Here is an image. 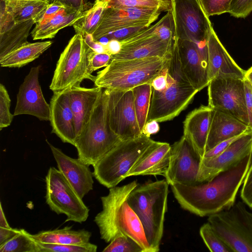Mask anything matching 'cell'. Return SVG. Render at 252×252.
<instances>
[{"mask_svg":"<svg viewBox=\"0 0 252 252\" xmlns=\"http://www.w3.org/2000/svg\"><path fill=\"white\" fill-rule=\"evenodd\" d=\"M252 12V0H232L228 13L236 18H244Z\"/></svg>","mask_w":252,"mask_h":252,"instance_id":"ee69618b","label":"cell"},{"mask_svg":"<svg viewBox=\"0 0 252 252\" xmlns=\"http://www.w3.org/2000/svg\"><path fill=\"white\" fill-rule=\"evenodd\" d=\"M88 60L89 69L92 73L98 69L106 67L111 60V55L107 52L98 53L89 47Z\"/></svg>","mask_w":252,"mask_h":252,"instance_id":"7bdbcfd3","label":"cell"},{"mask_svg":"<svg viewBox=\"0 0 252 252\" xmlns=\"http://www.w3.org/2000/svg\"></svg>","mask_w":252,"mask_h":252,"instance_id":"6f0895ef","label":"cell"},{"mask_svg":"<svg viewBox=\"0 0 252 252\" xmlns=\"http://www.w3.org/2000/svg\"><path fill=\"white\" fill-rule=\"evenodd\" d=\"M90 8L77 11L63 7L52 17L38 21L35 23V26L31 32L33 39H51L54 37L61 29L73 26L75 22L85 15Z\"/></svg>","mask_w":252,"mask_h":252,"instance_id":"83f0119b","label":"cell"},{"mask_svg":"<svg viewBox=\"0 0 252 252\" xmlns=\"http://www.w3.org/2000/svg\"><path fill=\"white\" fill-rule=\"evenodd\" d=\"M45 183L46 201L53 211L65 215V222L82 223L87 220L89 209L59 169L50 167Z\"/></svg>","mask_w":252,"mask_h":252,"instance_id":"30bf717a","label":"cell"},{"mask_svg":"<svg viewBox=\"0 0 252 252\" xmlns=\"http://www.w3.org/2000/svg\"><path fill=\"white\" fill-rule=\"evenodd\" d=\"M168 62L160 73L151 82V85L152 89L157 91H161L167 87L168 84Z\"/></svg>","mask_w":252,"mask_h":252,"instance_id":"c3c4849f","label":"cell"},{"mask_svg":"<svg viewBox=\"0 0 252 252\" xmlns=\"http://www.w3.org/2000/svg\"><path fill=\"white\" fill-rule=\"evenodd\" d=\"M106 90L109 122L112 131L121 140L141 136L142 133L137 120L132 90Z\"/></svg>","mask_w":252,"mask_h":252,"instance_id":"4fadbf2b","label":"cell"},{"mask_svg":"<svg viewBox=\"0 0 252 252\" xmlns=\"http://www.w3.org/2000/svg\"><path fill=\"white\" fill-rule=\"evenodd\" d=\"M174 38L206 42L211 27L200 0H171Z\"/></svg>","mask_w":252,"mask_h":252,"instance_id":"8fae6325","label":"cell"},{"mask_svg":"<svg viewBox=\"0 0 252 252\" xmlns=\"http://www.w3.org/2000/svg\"><path fill=\"white\" fill-rule=\"evenodd\" d=\"M106 7V0H96L85 15L73 25L76 33L82 35L86 33L93 34L99 24Z\"/></svg>","mask_w":252,"mask_h":252,"instance_id":"d6a6232c","label":"cell"},{"mask_svg":"<svg viewBox=\"0 0 252 252\" xmlns=\"http://www.w3.org/2000/svg\"><path fill=\"white\" fill-rule=\"evenodd\" d=\"M42 252H96V245L87 242L77 244H55L38 242Z\"/></svg>","mask_w":252,"mask_h":252,"instance_id":"f35d334b","label":"cell"},{"mask_svg":"<svg viewBox=\"0 0 252 252\" xmlns=\"http://www.w3.org/2000/svg\"><path fill=\"white\" fill-rule=\"evenodd\" d=\"M252 152L211 180L195 185L171 186L174 196L185 210L203 217L230 208L251 164Z\"/></svg>","mask_w":252,"mask_h":252,"instance_id":"6da1fadb","label":"cell"},{"mask_svg":"<svg viewBox=\"0 0 252 252\" xmlns=\"http://www.w3.org/2000/svg\"><path fill=\"white\" fill-rule=\"evenodd\" d=\"M167 67V86L161 91L152 89L147 122H162L173 119L189 105L199 92L182 71L175 39Z\"/></svg>","mask_w":252,"mask_h":252,"instance_id":"3957f363","label":"cell"},{"mask_svg":"<svg viewBox=\"0 0 252 252\" xmlns=\"http://www.w3.org/2000/svg\"><path fill=\"white\" fill-rule=\"evenodd\" d=\"M19 229L0 227V245L8 240L19 231Z\"/></svg>","mask_w":252,"mask_h":252,"instance_id":"f5cc1de1","label":"cell"},{"mask_svg":"<svg viewBox=\"0 0 252 252\" xmlns=\"http://www.w3.org/2000/svg\"><path fill=\"white\" fill-rule=\"evenodd\" d=\"M102 90V88L98 87L87 88L80 85L69 89L70 106L74 116L76 139L89 122Z\"/></svg>","mask_w":252,"mask_h":252,"instance_id":"cb8c5ba5","label":"cell"},{"mask_svg":"<svg viewBox=\"0 0 252 252\" xmlns=\"http://www.w3.org/2000/svg\"><path fill=\"white\" fill-rule=\"evenodd\" d=\"M244 79L220 77L211 80L208 86V106L248 125Z\"/></svg>","mask_w":252,"mask_h":252,"instance_id":"7c38bea8","label":"cell"},{"mask_svg":"<svg viewBox=\"0 0 252 252\" xmlns=\"http://www.w3.org/2000/svg\"><path fill=\"white\" fill-rule=\"evenodd\" d=\"M89 50L83 35L76 33L57 62L49 86L53 93L79 86L85 79L94 81L95 76L92 75L88 66Z\"/></svg>","mask_w":252,"mask_h":252,"instance_id":"ba28073f","label":"cell"},{"mask_svg":"<svg viewBox=\"0 0 252 252\" xmlns=\"http://www.w3.org/2000/svg\"><path fill=\"white\" fill-rule=\"evenodd\" d=\"M202 157L191 141L183 135L171 146L169 165L164 176L169 185L198 184Z\"/></svg>","mask_w":252,"mask_h":252,"instance_id":"5bb4252c","label":"cell"},{"mask_svg":"<svg viewBox=\"0 0 252 252\" xmlns=\"http://www.w3.org/2000/svg\"><path fill=\"white\" fill-rule=\"evenodd\" d=\"M154 141L143 134L136 138L121 140L93 166V176L108 189L117 186Z\"/></svg>","mask_w":252,"mask_h":252,"instance_id":"52a82bcc","label":"cell"},{"mask_svg":"<svg viewBox=\"0 0 252 252\" xmlns=\"http://www.w3.org/2000/svg\"><path fill=\"white\" fill-rule=\"evenodd\" d=\"M40 66L32 67L20 85L14 116L26 114L40 121H49L50 107L43 94L39 82Z\"/></svg>","mask_w":252,"mask_h":252,"instance_id":"e0dca14e","label":"cell"},{"mask_svg":"<svg viewBox=\"0 0 252 252\" xmlns=\"http://www.w3.org/2000/svg\"><path fill=\"white\" fill-rule=\"evenodd\" d=\"M103 252H145L143 248L129 236L121 235L115 238Z\"/></svg>","mask_w":252,"mask_h":252,"instance_id":"74e56055","label":"cell"},{"mask_svg":"<svg viewBox=\"0 0 252 252\" xmlns=\"http://www.w3.org/2000/svg\"><path fill=\"white\" fill-rule=\"evenodd\" d=\"M208 77L209 81L216 78L232 77L244 79L246 71L235 62L224 47L213 26L207 40Z\"/></svg>","mask_w":252,"mask_h":252,"instance_id":"44dd1931","label":"cell"},{"mask_svg":"<svg viewBox=\"0 0 252 252\" xmlns=\"http://www.w3.org/2000/svg\"><path fill=\"white\" fill-rule=\"evenodd\" d=\"M241 135L227 139L219 143L213 148L206 152L204 154L202 159H210L219 156L223 152L232 142Z\"/></svg>","mask_w":252,"mask_h":252,"instance_id":"7dc6e473","label":"cell"},{"mask_svg":"<svg viewBox=\"0 0 252 252\" xmlns=\"http://www.w3.org/2000/svg\"><path fill=\"white\" fill-rule=\"evenodd\" d=\"M208 217V222L233 252H252V213L242 202Z\"/></svg>","mask_w":252,"mask_h":252,"instance_id":"9c48e42d","label":"cell"},{"mask_svg":"<svg viewBox=\"0 0 252 252\" xmlns=\"http://www.w3.org/2000/svg\"><path fill=\"white\" fill-rule=\"evenodd\" d=\"M148 28L146 26H135L118 30L100 38L98 41L106 45L111 40L122 42Z\"/></svg>","mask_w":252,"mask_h":252,"instance_id":"60d3db41","label":"cell"},{"mask_svg":"<svg viewBox=\"0 0 252 252\" xmlns=\"http://www.w3.org/2000/svg\"><path fill=\"white\" fill-rule=\"evenodd\" d=\"M132 90L137 120L142 132L147 121L152 88L151 84L146 83L136 86Z\"/></svg>","mask_w":252,"mask_h":252,"instance_id":"e575fe53","label":"cell"},{"mask_svg":"<svg viewBox=\"0 0 252 252\" xmlns=\"http://www.w3.org/2000/svg\"><path fill=\"white\" fill-rule=\"evenodd\" d=\"M214 114L209 106H201L189 113L184 122V134L189 138L202 157Z\"/></svg>","mask_w":252,"mask_h":252,"instance_id":"484cf974","label":"cell"},{"mask_svg":"<svg viewBox=\"0 0 252 252\" xmlns=\"http://www.w3.org/2000/svg\"><path fill=\"white\" fill-rule=\"evenodd\" d=\"M106 51L111 55L118 53L122 48V43L116 40H110L105 45Z\"/></svg>","mask_w":252,"mask_h":252,"instance_id":"db71d44e","label":"cell"},{"mask_svg":"<svg viewBox=\"0 0 252 252\" xmlns=\"http://www.w3.org/2000/svg\"><path fill=\"white\" fill-rule=\"evenodd\" d=\"M170 56L166 58L111 60L104 69L97 72L94 81V86L124 91L132 90L144 84H151L163 69Z\"/></svg>","mask_w":252,"mask_h":252,"instance_id":"5b68a950","label":"cell"},{"mask_svg":"<svg viewBox=\"0 0 252 252\" xmlns=\"http://www.w3.org/2000/svg\"><path fill=\"white\" fill-rule=\"evenodd\" d=\"M169 184L166 179L138 185L129 194L127 202L143 227L153 252L159 251L167 209Z\"/></svg>","mask_w":252,"mask_h":252,"instance_id":"277c9868","label":"cell"},{"mask_svg":"<svg viewBox=\"0 0 252 252\" xmlns=\"http://www.w3.org/2000/svg\"><path fill=\"white\" fill-rule=\"evenodd\" d=\"M160 13L156 9L106 7L98 26L92 34L94 40L98 41L106 35L126 28L149 27Z\"/></svg>","mask_w":252,"mask_h":252,"instance_id":"9a60e30c","label":"cell"},{"mask_svg":"<svg viewBox=\"0 0 252 252\" xmlns=\"http://www.w3.org/2000/svg\"><path fill=\"white\" fill-rule=\"evenodd\" d=\"M11 99L5 86L0 84V130L9 126L12 121L13 114L10 111Z\"/></svg>","mask_w":252,"mask_h":252,"instance_id":"ab89813d","label":"cell"},{"mask_svg":"<svg viewBox=\"0 0 252 252\" xmlns=\"http://www.w3.org/2000/svg\"><path fill=\"white\" fill-rule=\"evenodd\" d=\"M91 232L85 229L72 230L71 226L61 229L42 231L32 237L37 242L55 244H77L89 242Z\"/></svg>","mask_w":252,"mask_h":252,"instance_id":"f546056e","label":"cell"},{"mask_svg":"<svg viewBox=\"0 0 252 252\" xmlns=\"http://www.w3.org/2000/svg\"><path fill=\"white\" fill-rule=\"evenodd\" d=\"M56 161L58 169L71 185L79 196L83 199L93 189V174L89 166L79 158H73L46 140Z\"/></svg>","mask_w":252,"mask_h":252,"instance_id":"ffe728a7","label":"cell"},{"mask_svg":"<svg viewBox=\"0 0 252 252\" xmlns=\"http://www.w3.org/2000/svg\"><path fill=\"white\" fill-rule=\"evenodd\" d=\"M52 133L62 142L73 146L76 139L73 114L70 106L69 89L54 92L50 102Z\"/></svg>","mask_w":252,"mask_h":252,"instance_id":"d6986e66","label":"cell"},{"mask_svg":"<svg viewBox=\"0 0 252 252\" xmlns=\"http://www.w3.org/2000/svg\"><path fill=\"white\" fill-rule=\"evenodd\" d=\"M199 233L205 244L211 252H233L209 222L205 223L201 226Z\"/></svg>","mask_w":252,"mask_h":252,"instance_id":"8d00e7d4","label":"cell"},{"mask_svg":"<svg viewBox=\"0 0 252 252\" xmlns=\"http://www.w3.org/2000/svg\"><path fill=\"white\" fill-rule=\"evenodd\" d=\"M176 40L182 71L194 89L201 91L210 82L208 77V49L206 42Z\"/></svg>","mask_w":252,"mask_h":252,"instance_id":"2e32d148","label":"cell"},{"mask_svg":"<svg viewBox=\"0 0 252 252\" xmlns=\"http://www.w3.org/2000/svg\"><path fill=\"white\" fill-rule=\"evenodd\" d=\"M0 252H42L39 243L24 229L0 245Z\"/></svg>","mask_w":252,"mask_h":252,"instance_id":"836d02e7","label":"cell"},{"mask_svg":"<svg viewBox=\"0 0 252 252\" xmlns=\"http://www.w3.org/2000/svg\"><path fill=\"white\" fill-rule=\"evenodd\" d=\"M107 103V90L103 89L89 122L75 142L78 158L88 166L95 165L121 141L110 127Z\"/></svg>","mask_w":252,"mask_h":252,"instance_id":"8992f818","label":"cell"},{"mask_svg":"<svg viewBox=\"0 0 252 252\" xmlns=\"http://www.w3.org/2000/svg\"><path fill=\"white\" fill-rule=\"evenodd\" d=\"M206 15H220L228 12L232 0H200Z\"/></svg>","mask_w":252,"mask_h":252,"instance_id":"b9f144b4","label":"cell"},{"mask_svg":"<svg viewBox=\"0 0 252 252\" xmlns=\"http://www.w3.org/2000/svg\"><path fill=\"white\" fill-rule=\"evenodd\" d=\"M171 146L168 143L154 141L129 171L126 177L137 175L165 176L170 159Z\"/></svg>","mask_w":252,"mask_h":252,"instance_id":"7402d4cb","label":"cell"},{"mask_svg":"<svg viewBox=\"0 0 252 252\" xmlns=\"http://www.w3.org/2000/svg\"><path fill=\"white\" fill-rule=\"evenodd\" d=\"M49 3H56L66 8L79 11L90 8L93 4L86 0H49Z\"/></svg>","mask_w":252,"mask_h":252,"instance_id":"bcb514c9","label":"cell"},{"mask_svg":"<svg viewBox=\"0 0 252 252\" xmlns=\"http://www.w3.org/2000/svg\"><path fill=\"white\" fill-rule=\"evenodd\" d=\"M107 7L156 9L161 12L171 9V0H106Z\"/></svg>","mask_w":252,"mask_h":252,"instance_id":"d590c367","label":"cell"},{"mask_svg":"<svg viewBox=\"0 0 252 252\" xmlns=\"http://www.w3.org/2000/svg\"><path fill=\"white\" fill-rule=\"evenodd\" d=\"M153 36L159 37L163 40L172 42L174 37V25L171 9L156 24L148 27L129 38L121 42H130Z\"/></svg>","mask_w":252,"mask_h":252,"instance_id":"1f68e13d","label":"cell"},{"mask_svg":"<svg viewBox=\"0 0 252 252\" xmlns=\"http://www.w3.org/2000/svg\"><path fill=\"white\" fill-rule=\"evenodd\" d=\"M241 197L243 202L252 209V164H251L243 183Z\"/></svg>","mask_w":252,"mask_h":252,"instance_id":"f6af8a7d","label":"cell"},{"mask_svg":"<svg viewBox=\"0 0 252 252\" xmlns=\"http://www.w3.org/2000/svg\"><path fill=\"white\" fill-rule=\"evenodd\" d=\"M173 41H165L158 36H153L130 42L121 43L120 51L111 55V60L168 57L171 54Z\"/></svg>","mask_w":252,"mask_h":252,"instance_id":"603a6c76","label":"cell"},{"mask_svg":"<svg viewBox=\"0 0 252 252\" xmlns=\"http://www.w3.org/2000/svg\"><path fill=\"white\" fill-rule=\"evenodd\" d=\"M244 82L246 104L249 119L248 126L252 129V86L249 80L245 77Z\"/></svg>","mask_w":252,"mask_h":252,"instance_id":"681fc988","label":"cell"},{"mask_svg":"<svg viewBox=\"0 0 252 252\" xmlns=\"http://www.w3.org/2000/svg\"><path fill=\"white\" fill-rule=\"evenodd\" d=\"M245 77L249 80L252 86V66L246 71Z\"/></svg>","mask_w":252,"mask_h":252,"instance_id":"11a10c76","label":"cell"},{"mask_svg":"<svg viewBox=\"0 0 252 252\" xmlns=\"http://www.w3.org/2000/svg\"><path fill=\"white\" fill-rule=\"evenodd\" d=\"M34 20L15 23L10 14L5 9L0 11V59L27 43L29 32Z\"/></svg>","mask_w":252,"mask_h":252,"instance_id":"d4e9b609","label":"cell"},{"mask_svg":"<svg viewBox=\"0 0 252 252\" xmlns=\"http://www.w3.org/2000/svg\"><path fill=\"white\" fill-rule=\"evenodd\" d=\"M53 43L52 41L27 43L12 51L0 59L2 67L20 68L37 59Z\"/></svg>","mask_w":252,"mask_h":252,"instance_id":"f1b7e54d","label":"cell"},{"mask_svg":"<svg viewBox=\"0 0 252 252\" xmlns=\"http://www.w3.org/2000/svg\"><path fill=\"white\" fill-rule=\"evenodd\" d=\"M63 7V6L58 4L49 3L38 21L46 20L52 17L57 14Z\"/></svg>","mask_w":252,"mask_h":252,"instance_id":"f907efd6","label":"cell"},{"mask_svg":"<svg viewBox=\"0 0 252 252\" xmlns=\"http://www.w3.org/2000/svg\"><path fill=\"white\" fill-rule=\"evenodd\" d=\"M1 0L17 24L30 20L37 22L49 4L41 1Z\"/></svg>","mask_w":252,"mask_h":252,"instance_id":"4dcf8cb0","label":"cell"},{"mask_svg":"<svg viewBox=\"0 0 252 252\" xmlns=\"http://www.w3.org/2000/svg\"><path fill=\"white\" fill-rule=\"evenodd\" d=\"M138 185L134 180L110 188L108 194L100 197L102 210L96 215L94 221L101 239L105 242L110 243L119 236H128L138 243L145 252H153L142 223L127 202L129 194Z\"/></svg>","mask_w":252,"mask_h":252,"instance_id":"7a4b0ae2","label":"cell"},{"mask_svg":"<svg viewBox=\"0 0 252 252\" xmlns=\"http://www.w3.org/2000/svg\"><path fill=\"white\" fill-rule=\"evenodd\" d=\"M252 130L248 125L235 117L214 109L205 152L222 141Z\"/></svg>","mask_w":252,"mask_h":252,"instance_id":"4316f807","label":"cell"},{"mask_svg":"<svg viewBox=\"0 0 252 252\" xmlns=\"http://www.w3.org/2000/svg\"><path fill=\"white\" fill-rule=\"evenodd\" d=\"M252 152V130L244 133L232 142L219 156L201 160L198 183L208 182L219 173L227 170Z\"/></svg>","mask_w":252,"mask_h":252,"instance_id":"ac0fdd59","label":"cell"},{"mask_svg":"<svg viewBox=\"0 0 252 252\" xmlns=\"http://www.w3.org/2000/svg\"><path fill=\"white\" fill-rule=\"evenodd\" d=\"M23 0V1H41L49 3V0Z\"/></svg>","mask_w":252,"mask_h":252,"instance_id":"9f6ffc18","label":"cell"},{"mask_svg":"<svg viewBox=\"0 0 252 252\" xmlns=\"http://www.w3.org/2000/svg\"><path fill=\"white\" fill-rule=\"evenodd\" d=\"M159 130L158 122L155 120L148 121L143 129L142 133L145 136L150 137L152 134L158 133Z\"/></svg>","mask_w":252,"mask_h":252,"instance_id":"816d5d0a","label":"cell"}]
</instances>
